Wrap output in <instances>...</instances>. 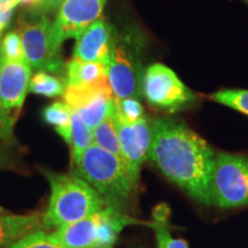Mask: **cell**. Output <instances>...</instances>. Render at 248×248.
<instances>
[{
	"mask_svg": "<svg viewBox=\"0 0 248 248\" xmlns=\"http://www.w3.org/2000/svg\"><path fill=\"white\" fill-rule=\"evenodd\" d=\"M7 167H9V159L7 154L0 148V169L7 168Z\"/></svg>",
	"mask_w": 248,
	"mask_h": 248,
	"instance_id": "30",
	"label": "cell"
},
{
	"mask_svg": "<svg viewBox=\"0 0 248 248\" xmlns=\"http://www.w3.org/2000/svg\"><path fill=\"white\" fill-rule=\"evenodd\" d=\"M0 59L5 61H22L24 51L18 31H11L0 43Z\"/></svg>",
	"mask_w": 248,
	"mask_h": 248,
	"instance_id": "23",
	"label": "cell"
},
{
	"mask_svg": "<svg viewBox=\"0 0 248 248\" xmlns=\"http://www.w3.org/2000/svg\"><path fill=\"white\" fill-rule=\"evenodd\" d=\"M213 200L222 208L248 204V157L229 153L216 155Z\"/></svg>",
	"mask_w": 248,
	"mask_h": 248,
	"instance_id": "6",
	"label": "cell"
},
{
	"mask_svg": "<svg viewBox=\"0 0 248 248\" xmlns=\"http://www.w3.org/2000/svg\"><path fill=\"white\" fill-rule=\"evenodd\" d=\"M114 117V116H113ZM122 150V159L135 186L137 185L142 163L150 154L152 121L146 116L138 122L125 124L114 119Z\"/></svg>",
	"mask_w": 248,
	"mask_h": 248,
	"instance_id": "9",
	"label": "cell"
},
{
	"mask_svg": "<svg viewBox=\"0 0 248 248\" xmlns=\"http://www.w3.org/2000/svg\"><path fill=\"white\" fill-rule=\"evenodd\" d=\"M129 219L120 213L117 207L106 204L99 212V223L97 233V248H111L115 243L124 225Z\"/></svg>",
	"mask_w": 248,
	"mask_h": 248,
	"instance_id": "14",
	"label": "cell"
},
{
	"mask_svg": "<svg viewBox=\"0 0 248 248\" xmlns=\"http://www.w3.org/2000/svg\"><path fill=\"white\" fill-rule=\"evenodd\" d=\"M92 144L97 145V146L104 148V150L110 152V153L115 154L116 156L122 159L119 133H117L113 115L108 116L107 119H105L93 129Z\"/></svg>",
	"mask_w": 248,
	"mask_h": 248,
	"instance_id": "19",
	"label": "cell"
},
{
	"mask_svg": "<svg viewBox=\"0 0 248 248\" xmlns=\"http://www.w3.org/2000/svg\"><path fill=\"white\" fill-rule=\"evenodd\" d=\"M42 225L40 214L0 216V248H9L24 235L39 230Z\"/></svg>",
	"mask_w": 248,
	"mask_h": 248,
	"instance_id": "13",
	"label": "cell"
},
{
	"mask_svg": "<svg viewBox=\"0 0 248 248\" xmlns=\"http://www.w3.org/2000/svg\"><path fill=\"white\" fill-rule=\"evenodd\" d=\"M30 79L31 67L26 60L5 61L0 59V102L14 121L22 110Z\"/></svg>",
	"mask_w": 248,
	"mask_h": 248,
	"instance_id": "10",
	"label": "cell"
},
{
	"mask_svg": "<svg viewBox=\"0 0 248 248\" xmlns=\"http://www.w3.org/2000/svg\"><path fill=\"white\" fill-rule=\"evenodd\" d=\"M99 248H100V247H99Z\"/></svg>",
	"mask_w": 248,
	"mask_h": 248,
	"instance_id": "34",
	"label": "cell"
},
{
	"mask_svg": "<svg viewBox=\"0 0 248 248\" xmlns=\"http://www.w3.org/2000/svg\"><path fill=\"white\" fill-rule=\"evenodd\" d=\"M15 121L6 113L0 102V140L6 145H16L17 140L14 136Z\"/></svg>",
	"mask_w": 248,
	"mask_h": 248,
	"instance_id": "25",
	"label": "cell"
},
{
	"mask_svg": "<svg viewBox=\"0 0 248 248\" xmlns=\"http://www.w3.org/2000/svg\"><path fill=\"white\" fill-rule=\"evenodd\" d=\"M52 22L45 14L29 20L21 17L18 33L22 39L24 58L29 66L38 71L61 75L64 67L60 57L52 53L49 29Z\"/></svg>",
	"mask_w": 248,
	"mask_h": 248,
	"instance_id": "8",
	"label": "cell"
},
{
	"mask_svg": "<svg viewBox=\"0 0 248 248\" xmlns=\"http://www.w3.org/2000/svg\"><path fill=\"white\" fill-rule=\"evenodd\" d=\"M99 212L80 221L58 228L52 237L63 248H97Z\"/></svg>",
	"mask_w": 248,
	"mask_h": 248,
	"instance_id": "12",
	"label": "cell"
},
{
	"mask_svg": "<svg viewBox=\"0 0 248 248\" xmlns=\"http://www.w3.org/2000/svg\"><path fill=\"white\" fill-rule=\"evenodd\" d=\"M142 47L144 40L136 31L115 32L107 67L108 83L115 99H139L141 95Z\"/></svg>",
	"mask_w": 248,
	"mask_h": 248,
	"instance_id": "4",
	"label": "cell"
},
{
	"mask_svg": "<svg viewBox=\"0 0 248 248\" xmlns=\"http://www.w3.org/2000/svg\"><path fill=\"white\" fill-rule=\"evenodd\" d=\"M107 0H64L49 29L52 53L60 57L61 45L102 16Z\"/></svg>",
	"mask_w": 248,
	"mask_h": 248,
	"instance_id": "7",
	"label": "cell"
},
{
	"mask_svg": "<svg viewBox=\"0 0 248 248\" xmlns=\"http://www.w3.org/2000/svg\"><path fill=\"white\" fill-rule=\"evenodd\" d=\"M64 90H66V85L63 80L60 77L46 73V71H37L35 75L31 76L29 82L30 92L48 98L63 94Z\"/></svg>",
	"mask_w": 248,
	"mask_h": 248,
	"instance_id": "20",
	"label": "cell"
},
{
	"mask_svg": "<svg viewBox=\"0 0 248 248\" xmlns=\"http://www.w3.org/2000/svg\"><path fill=\"white\" fill-rule=\"evenodd\" d=\"M51 186L48 208L43 215L46 229L80 221L94 215L106 206L101 194L77 175L44 171Z\"/></svg>",
	"mask_w": 248,
	"mask_h": 248,
	"instance_id": "2",
	"label": "cell"
},
{
	"mask_svg": "<svg viewBox=\"0 0 248 248\" xmlns=\"http://www.w3.org/2000/svg\"><path fill=\"white\" fill-rule=\"evenodd\" d=\"M93 142V130L90 129L80 119L78 113L73 110L71 114V135H70V147L71 159L75 162L80 157L84 152L91 146Z\"/></svg>",
	"mask_w": 248,
	"mask_h": 248,
	"instance_id": "18",
	"label": "cell"
},
{
	"mask_svg": "<svg viewBox=\"0 0 248 248\" xmlns=\"http://www.w3.org/2000/svg\"><path fill=\"white\" fill-rule=\"evenodd\" d=\"M210 99L248 115V90H222L213 93Z\"/></svg>",
	"mask_w": 248,
	"mask_h": 248,
	"instance_id": "22",
	"label": "cell"
},
{
	"mask_svg": "<svg viewBox=\"0 0 248 248\" xmlns=\"http://www.w3.org/2000/svg\"><path fill=\"white\" fill-rule=\"evenodd\" d=\"M114 119L125 124L138 122L145 117L144 107L137 98L115 99Z\"/></svg>",
	"mask_w": 248,
	"mask_h": 248,
	"instance_id": "21",
	"label": "cell"
},
{
	"mask_svg": "<svg viewBox=\"0 0 248 248\" xmlns=\"http://www.w3.org/2000/svg\"><path fill=\"white\" fill-rule=\"evenodd\" d=\"M243 1L245 2V4H247V5H248V0H243Z\"/></svg>",
	"mask_w": 248,
	"mask_h": 248,
	"instance_id": "32",
	"label": "cell"
},
{
	"mask_svg": "<svg viewBox=\"0 0 248 248\" xmlns=\"http://www.w3.org/2000/svg\"><path fill=\"white\" fill-rule=\"evenodd\" d=\"M1 33H2V31H0V36H1Z\"/></svg>",
	"mask_w": 248,
	"mask_h": 248,
	"instance_id": "33",
	"label": "cell"
},
{
	"mask_svg": "<svg viewBox=\"0 0 248 248\" xmlns=\"http://www.w3.org/2000/svg\"><path fill=\"white\" fill-rule=\"evenodd\" d=\"M71 114L73 109L66 102H53L43 110V117L45 122L54 126L57 132L66 140L70 142L71 135Z\"/></svg>",
	"mask_w": 248,
	"mask_h": 248,
	"instance_id": "17",
	"label": "cell"
},
{
	"mask_svg": "<svg viewBox=\"0 0 248 248\" xmlns=\"http://www.w3.org/2000/svg\"><path fill=\"white\" fill-rule=\"evenodd\" d=\"M141 94L151 106L168 113L184 109L195 101L193 92L175 71L161 63H153L145 69Z\"/></svg>",
	"mask_w": 248,
	"mask_h": 248,
	"instance_id": "5",
	"label": "cell"
},
{
	"mask_svg": "<svg viewBox=\"0 0 248 248\" xmlns=\"http://www.w3.org/2000/svg\"><path fill=\"white\" fill-rule=\"evenodd\" d=\"M107 95H114L108 80L89 85H66L63 92L64 102L75 111Z\"/></svg>",
	"mask_w": 248,
	"mask_h": 248,
	"instance_id": "15",
	"label": "cell"
},
{
	"mask_svg": "<svg viewBox=\"0 0 248 248\" xmlns=\"http://www.w3.org/2000/svg\"><path fill=\"white\" fill-rule=\"evenodd\" d=\"M1 213H4V209H2L1 207H0V214H1Z\"/></svg>",
	"mask_w": 248,
	"mask_h": 248,
	"instance_id": "31",
	"label": "cell"
},
{
	"mask_svg": "<svg viewBox=\"0 0 248 248\" xmlns=\"http://www.w3.org/2000/svg\"><path fill=\"white\" fill-rule=\"evenodd\" d=\"M215 157L213 148L186 124L166 117L152 121L148 159L170 182L200 203H214Z\"/></svg>",
	"mask_w": 248,
	"mask_h": 248,
	"instance_id": "1",
	"label": "cell"
},
{
	"mask_svg": "<svg viewBox=\"0 0 248 248\" xmlns=\"http://www.w3.org/2000/svg\"><path fill=\"white\" fill-rule=\"evenodd\" d=\"M108 80L107 67L99 62L73 59L66 67L67 85H89Z\"/></svg>",
	"mask_w": 248,
	"mask_h": 248,
	"instance_id": "16",
	"label": "cell"
},
{
	"mask_svg": "<svg viewBox=\"0 0 248 248\" xmlns=\"http://www.w3.org/2000/svg\"><path fill=\"white\" fill-rule=\"evenodd\" d=\"M74 166L76 175L94 187L106 204L119 208L136 187L124 161L94 144L88 147Z\"/></svg>",
	"mask_w": 248,
	"mask_h": 248,
	"instance_id": "3",
	"label": "cell"
},
{
	"mask_svg": "<svg viewBox=\"0 0 248 248\" xmlns=\"http://www.w3.org/2000/svg\"><path fill=\"white\" fill-rule=\"evenodd\" d=\"M155 232H156V241L159 248H188L187 241L172 238L167 229L157 226Z\"/></svg>",
	"mask_w": 248,
	"mask_h": 248,
	"instance_id": "26",
	"label": "cell"
},
{
	"mask_svg": "<svg viewBox=\"0 0 248 248\" xmlns=\"http://www.w3.org/2000/svg\"><path fill=\"white\" fill-rule=\"evenodd\" d=\"M18 6H23V7L32 9L33 12L37 11L39 5V0H16Z\"/></svg>",
	"mask_w": 248,
	"mask_h": 248,
	"instance_id": "29",
	"label": "cell"
},
{
	"mask_svg": "<svg viewBox=\"0 0 248 248\" xmlns=\"http://www.w3.org/2000/svg\"><path fill=\"white\" fill-rule=\"evenodd\" d=\"M9 248H63L52 234L36 230L18 239Z\"/></svg>",
	"mask_w": 248,
	"mask_h": 248,
	"instance_id": "24",
	"label": "cell"
},
{
	"mask_svg": "<svg viewBox=\"0 0 248 248\" xmlns=\"http://www.w3.org/2000/svg\"><path fill=\"white\" fill-rule=\"evenodd\" d=\"M115 32L104 17L98 18L76 37L74 59L99 62L108 67Z\"/></svg>",
	"mask_w": 248,
	"mask_h": 248,
	"instance_id": "11",
	"label": "cell"
},
{
	"mask_svg": "<svg viewBox=\"0 0 248 248\" xmlns=\"http://www.w3.org/2000/svg\"><path fill=\"white\" fill-rule=\"evenodd\" d=\"M63 1L64 0H39V5L36 13L46 14L58 11L61 7V5L63 4Z\"/></svg>",
	"mask_w": 248,
	"mask_h": 248,
	"instance_id": "28",
	"label": "cell"
},
{
	"mask_svg": "<svg viewBox=\"0 0 248 248\" xmlns=\"http://www.w3.org/2000/svg\"><path fill=\"white\" fill-rule=\"evenodd\" d=\"M17 6L16 0H0V31H4L9 26Z\"/></svg>",
	"mask_w": 248,
	"mask_h": 248,
	"instance_id": "27",
	"label": "cell"
}]
</instances>
